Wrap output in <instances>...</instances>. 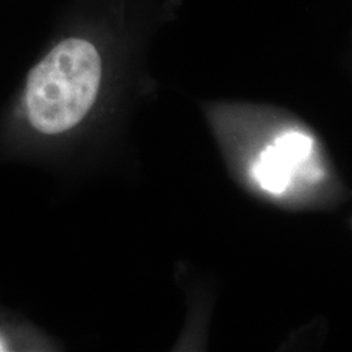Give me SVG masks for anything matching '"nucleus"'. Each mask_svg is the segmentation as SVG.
Returning a JSON list of instances; mask_svg holds the SVG:
<instances>
[{
    "label": "nucleus",
    "instance_id": "nucleus-1",
    "mask_svg": "<svg viewBox=\"0 0 352 352\" xmlns=\"http://www.w3.org/2000/svg\"><path fill=\"white\" fill-rule=\"evenodd\" d=\"M179 7L180 0H65L0 119L1 135L56 139L88 124Z\"/></svg>",
    "mask_w": 352,
    "mask_h": 352
},
{
    "label": "nucleus",
    "instance_id": "nucleus-2",
    "mask_svg": "<svg viewBox=\"0 0 352 352\" xmlns=\"http://www.w3.org/2000/svg\"><path fill=\"white\" fill-rule=\"evenodd\" d=\"M314 140L300 132H287L258 154L252 175L261 188L279 195L289 187L295 167L304 162L312 151Z\"/></svg>",
    "mask_w": 352,
    "mask_h": 352
}]
</instances>
